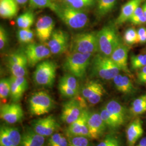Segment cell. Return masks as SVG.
<instances>
[{"mask_svg": "<svg viewBox=\"0 0 146 146\" xmlns=\"http://www.w3.org/2000/svg\"><path fill=\"white\" fill-rule=\"evenodd\" d=\"M54 12L67 26L71 29H80L88 25V17L82 10L76 9L65 5H56Z\"/></svg>", "mask_w": 146, "mask_h": 146, "instance_id": "6da1fadb", "label": "cell"}, {"mask_svg": "<svg viewBox=\"0 0 146 146\" xmlns=\"http://www.w3.org/2000/svg\"><path fill=\"white\" fill-rule=\"evenodd\" d=\"M121 71L111 58L101 54L95 55L91 61L92 75L106 80H113Z\"/></svg>", "mask_w": 146, "mask_h": 146, "instance_id": "7a4b0ae2", "label": "cell"}, {"mask_svg": "<svg viewBox=\"0 0 146 146\" xmlns=\"http://www.w3.org/2000/svg\"><path fill=\"white\" fill-rule=\"evenodd\" d=\"M92 56L91 54L71 52L66 58L63 68L76 78H82L85 76L91 62Z\"/></svg>", "mask_w": 146, "mask_h": 146, "instance_id": "3957f363", "label": "cell"}, {"mask_svg": "<svg viewBox=\"0 0 146 146\" xmlns=\"http://www.w3.org/2000/svg\"><path fill=\"white\" fill-rule=\"evenodd\" d=\"M69 46L70 53L79 52L93 55L99 52L97 33L87 32L77 34L73 37Z\"/></svg>", "mask_w": 146, "mask_h": 146, "instance_id": "277c9868", "label": "cell"}, {"mask_svg": "<svg viewBox=\"0 0 146 146\" xmlns=\"http://www.w3.org/2000/svg\"><path fill=\"white\" fill-rule=\"evenodd\" d=\"M97 39L100 53L108 57L122 41L115 28L110 26L104 27L98 31Z\"/></svg>", "mask_w": 146, "mask_h": 146, "instance_id": "5b68a950", "label": "cell"}, {"mask_svg": "<svg viewBox=\"0 0 146 146\" xmlns=\"http://www.w3.org/2000/svg\"><path fill=\"white\" fill-rule=\"evenodd\" d=\"M57 70L56 63L52 61H43L37 64L33 73V80L38 86L51 87L55 82Z\"/></svg>", "mask_w": 146, "mask_h": 146, "instance_id": "8992f818", "label": "cell"}, {"mask_svg": "<svg viewBox=\"0 0 146 146\" xmlns=\"http://www.w3.org/2000/svg\"><path fill=\"white\" fill-rule=\"evenodd\" d=\"M86 100L79 94L63 104L61 119L68 125L78 119L84 110H87Z\"/></svg>", "mask_w": 146, "mask_h": 146, "instance_id": "52a82bcc", "label": "cell"}, {"mask_svg": "<svg viewBox=\"0 0 146 146\" xmlns=\"http://www.w3.org/2000/svg\"><path fill=\"white\" fill-rule=\"evenodd\" d=\"M29 110L32 115L41 116L49 113L54 107V101L46 91L32 94L28 100Z\"/></svg>", "mask_w": 146, "mask_h": 146, "instance_id": "ba28073f", "label": "cell"}, {"mask_svg": "<svg viewBox=\"0 0 146 146\" xmlns=\"http://www.w3.org/2000/svg\"><path fill=\"white\" fill-rule=\"evenodd\" d=\"M23 52L26 55L28 66L31 67H34L44 59L49 58L52 54L47 45L33 42L28 44Z\"/></svg>", "mask_w": 146, "mask_h": 146, "instance_id": "9c48e42d", "label": "cell"}, {"mask_svg": "<svg viewBox=\"0 0 146 146\" xmlns=\"http://www.w3.org/2000/svg\"><path fill=\"white\" fill-rule=\"evenodd\" d=\"M7 66L12 76L25 77L28 63L24 52H16L9 55L7 58Z\"/></svg>", "mask_w": 146, "mask_h": 146, "instance_id": "30bf717a", "label": "cell"}, {"mask_svg": "<svg viewBox=\"0 0 146 146\" xmlns=\"http://www.w3.org/2000/svg\"><path fill=\"white\" fill-rule=\"evenodd\" d=\"M69 37L66 31L56 29L53 31L46 45L52 54L61 55L67 51L69 46Z\"/></svg>", "mask_w": 146, "mask_h": 146, "instance_id": "8fae6325", "label": "cell"}, {"mask_svg": "<svg viewBox=\"0 0 146 146\" xmlns=\"http://www.w3.org/2000/svg\"><path fill=\"white\" fill-rule=\"evenodd\" d=\"M31 126L35 132L45 137L50 136L59 128V124L52 115L34 120Z\"/></svg>", "mask_w": 146, "mask_h": 146, "instance_id": "7c38bea8", "label": "cell"}, {"mask_svg": "<svg viewBox=\"0 0 146 146\" xmlns=\"http://www.w3.org/2000/svg\"><path fill=\"white\" fill-rule=\"evenodd\" d=\"M24 116L21 105L13 102L11 104H2L0 108V117L6 123L15 124L20 122Z\"/></svg>", "mask_w": 146, "mask_h": 146, "instance_id": "4fadbf2b", "label": "cell"}, {"mask_svg": "<svg viewBox=\"0 0 146 146\" xmlns=\"http://www.w3.org/2000/svg\"><path fill=\"white\" fill-rule=\"evenodd\" d=\"M55 27L52 18L49 16L40 17L35 26V33L38 40L42 43L48 41L52 36Z\"/></svg>", "mask_w": 146, "mask_h": 146, "instance_id": "5bb4252c", "label": "cell"}, {"mask_svg": "<svg viewBox=\"0 0 146 146\" xmlns=\"http://www.w3.org/2000/svg\"><path fill=\"white\" fill-rule=\"evenodd\" d=\"M22 134L15 127L2 125L0 127V146H19Z\"/></svg>", "mask_w": 146, "mask_h": 146, "instance_id": "9a60e30c", "label": "cell"}, {"mask_svg": "<svg viewBox=\"0 0 146 146\" xmlns=\"http://www.w3.org/2000/svg\"><path fill=\"white\" fill-rule=\"evenodd\" d=\"M129 49L123 42H120L111 54L110 58L120 68L121 71L123 72L128 76L131 75L128 66V56Z\"/></svg>", "mask_w": 146, "mask_h": 146, "instance_id": "2e32d148", "label": "cell"}, {"mask_svg": "<svg viewBox=\"0 0 146 146\" xmlns=\"http://www.w3.org/2000/svg\"><path fill=\"white\" fill-rule=\"evenodd\" d=\"M89 113L87 110H84L78 119L69 125L67 129V134L68 137L83 136L90 138L87 125Z\"/></svg>", "mask_w": 146, "mask_h": 146, "instance_id": "e0dca14e", "label": "cell"}, {"mask_svg": "<svg viewBox=\"0 0 146 146\" xmlns=\"http://www.w3.org/2000/svg\"><path fill=\"white\" fill-rule=\"evenodd\" d=\"M87 125L90 138L97 139L102 135L106 130V125L101 118L100 113H89Z\"/></svg>", "mask_w": 146, "mask_h": 146, "instance_id": "ac0fdd59", "label": "cell"}, {"mask_svg": "<svg viewBox=\"0 0 146 146\" xmlns=\"http://www.w3.org/2000/svg\"><path fill=\"white\" fill-rule=\"evenodd\" d=\"M11 99L13 102H18L28 88V84L25 77H15L11 76Z\"/></svg>", "mask_w": 146, "mask_h": 146, "instance_id": "d6986e66", "label": "cell"}, {"mask_svg": "<svg viewBox=\"0 0 146 146\" xmlns=\"http://www.w3.org/2000/svg\"><path fill=\"white\" fill-rule=\"evenodd\" d=\"M143 134L142 121L139 118L133 121L126 129V138L128 146H135L137 141Z\"/></svg>", "mask_w": 146, "mask_h": 146, "instance_id": "ffe728a7", "label": "cell"}, {"mask_svg": "<svg viewBox=\"0 0 146 146\" xmlns=\"http://www.w3.org/2000/svg\"><path fill=\"white\" fill-rule=\"evenodd\" d=\"M146 0H129L122 5L120 15L116 20L115 23L121 25L129 21L136 9Z\"/></svg>", "mask_w": 146, "mask_h": 146, "instance_id": "44dd1931", "label": "cell"}, {"mask_svg": "<svg viewBox=\"0 0 146 146\" xmlns=\"http://www.w3.org/2000/svg\"><path fill=\"white\" fill-rule=\"evenodd\" d=\"M45 137L34 131L31 127H28L22 134L19 146H44Z\"/></svg>", "mask_w": 146, "mask_h": 146, "instance_id": "7402d4cb", "label": "cell"}, {"mask_svg": "<svg viewBox=\"0 0 146 146\" xmlns=\"http://www.w3.org/2000/svg\"><path fill=\"white\" fill-rule=\"evenodd\" d=\"M115 119L118 121L120 125H123L128 119V110L123 105L116 100H110L105 106Z\"/></svg>", "mask_w": 146, "mask_h": 146, "instance_id": "603a6c76", "label": "cell"}, {"mask_svg": "<svg viewBox=\"0 0 146 146\" xmlns=\"http://www.w3.org/2000/svg\"><path fill=\"white\" fill-rule=\"evenodd\" d=\"M113 81L116 89L123 94L130 95L135 92V87L129 76L119 74L113 79Z\"/></svg>", "mask_w": 146, "mask_h": 146, "instance_id": "cb8c5ba5", "label": "cell"}, {"mask_svg": "<svg viewBox=\"0 0 146 146\" xmlns=\"http://www.w3.org/2000/svg\"><path fill=\"white\" fill-rule=\"evenodd\" d=\"M17 12L18 6L15 0H0V15L2 18L13 19Z\"/></svg>", "mask_w": 146, "mask_h": 146, "instance_id": "d4e9b609", "label": "cell"}, {"mask_svg": "<svg viewBox=\"0 0 146 146\" xmlns=\"http://www.w3.org/2000/svg\"><path fill=\"white\" fill-rule=\"evenodd\" d=\"M34 21V14L32 11H28L18 16L16 24L20 29H29L33 26Z\"/></svg>", "mask_w": 146, "mask_h": 146, "instance_id": "484cf974", "label": "cell"}, {"mask_svg": "<svg viewBox=\"0 0 146 146\" xmlns=\"http://www.w3.org/2000/svg\"><path fill=\"white\" fill-rule=\"evenodd\" d=\"M102 87V84L96 81H90L84 84L81 90V94L84 99L87 101V100L96 91Z\"/></svg>", "mask_w": 146, "mask_h": 146, "instance_id": "4316f807", "label": "cell"}, {"mask_svg": "<svg viewBox=\"0 0 146 146\" xmlns=\"http://www.w3.org/2000/svg\"><path fill=\"white\" fill-rule=\"evenodd\" d=\"M117 0H98L97 12L99 16L106 15L113 9Z\"/></svg>", "mask_w": 146, "mask_h": 146, "instance_id": "83f0119b", "label": "cell"}, {"mask_svg": "<svg viewBox=\"0 0 146 146\" xmlns=\"http://www.w3.org/2000/svg\"><path fill=\"white\" fill-rule=\"evenodd\" d=\"M100 114L107 127L111 129H116L121 126L118 121L105 107L101 109Z\"/></svg>", "mask_w": 146, "mask_h": 146, "instance_id": "f1b7e54d", "label": "cell"}, {"mask_svg": "<svg viewBox=\"0 0 146 146\" xmlns=\"http://www.w3.org/2000/svg\"><path fill=\"white\" fill-rule=\"evenodd\" d=\"M63 1L64 5L78 10L92 7L95 4V0H63Z\"/></svg>", "mask_w": 146, "mask_h": 146, "instance_id": "f546056e", "label": "cell"}, {"mask_svg": "<svg viewBox=\"0 0 146 146\" xmlns=\"http://www.w3.org/2000/svg\"><path fill=\"white\" fill-rule=\"evenodd\" d=\"M17 38L21 43L29 44L33 42L34 33L30 28L20 29L17 32Z\"/></svg>", "mask_w": 146, "mask_h": 146, "instance_id": "4dcf8cb0", "label": "cell"}, {"mask_svg": "<svg viewBox=\"0 0 146 146\" xmlns=\"http://www.w3.org/2000/svg\"><path fill=\"white\" fill-rule=\"evenodd\" d=\"M131 66L132 70H140L146 66V54L131 55Z\"/></svg>", "mask_w": 146, "mask_h": 146, "instance_id": "1f68e13d", "label": "cell"}, {"mask_svg": "<svg viewBox=\"0 0 146 146\" xmlns=\"http://www.w3.org/2000/svg\"><path fill=\"white\" fill-rule=\"evenodd\" d=\"M49 137L48 146H68V140L62 134L55 133Z\"/></svg>", "mask_w": 146, "mask_h": 146, "instance_id": "d6a6232c", "label": "cell"}, {"mask_svg": "<svg viewBox=\"0 0 146 146\" xmlns=\"http://www.w3.org/2000/svg\"><path fill=\"white\" fill-rule=\"evenodd\" d=\"M60 81L67 85L69 88L80 93V86L76 78L70 74H66L60 80Z\"/></svg>", "mask_w": 146, "mask_h": 146, "instance_id": "836d02e7", "label": "cell"}, {"mask_svg": "<svg viewBox=\"0 0 146 146\" xmlns=\"http://www.w3.org/2000/svg\"><path fill=\"white\" fill-rule=\"evenodd\" d=\"M29 3L34 8H49L52 11H54L56 6L52 0H29Z\"/></svg>", "mask_w": 146, "mask_h": 146, "instance_id": "e575fe53", "label": "cell"}, {"mask_svg": "<svg viewBox=\"0 0 146 146\" xmlns=\"http://www.w3.org/2000/svg\"><path fill=\"white\" fill-rule=\"evenodd\" d=\"M123 40L127 46H131L137 43L138 36L137 30L134 27L128 28L125 32Z\"/></svg>", "mask_w": 146, "mask_h": 146, "instance_id": "d590c367", "label": "cell"}, {"mask_svg": "<svg viewBox=\"0 0 146 146\" xmlns=\"http://www.w3.org/2000/svg\"><path fill=\"white\" fill-rule=\"evenodd\" d=\"M11 82L10 78H2L0 81V98L7 99L11 95Z\"/></svg>", "mask_w": 146, "mask_h": 146, "instance_id": "8d00e7d4", "label": "cell"}, {"mask_svg": "<svg viewBox=\"0 0 146 146\" xmlns=\"http://www.w3.org/2000/svg\"><path fill=\"white\" fill-rule=\"evenodd\" d=\"M134 25H141L146 23L145 16L144 15L142 7L139 6L134 11L133 15L129 20Z\"/></svg>", "mask_w": 146, "mask_h": 146, "instance_id": "74e56055", "label": "cell"}, {"mask_svg": "<svg viewBox=\"0 0 146 146\" xmlns=\"http://www.w3.org/2000/svg\"><path fill=\"white\" fill-rule=\"evenodd\" d=\"M68 146H91L88 137L83 136L68 137Z\"/></svg>", "mask_w": 146, "mask_h": 146, "instance_id": "f35d334b", "label": "cell"}, {"mask_svg": "<svg viewBox=\"0 0 146 146\" xmlns=\"http://www.w3.org/2000/svg\"><path fill=\"white\" fill-rule=\"evenodd\" d=\"M58 88L60 94H61L63 96L66 98L72 99L79 94V93L69 88L67 85H66L61 81H59Z\"/></svg>", "mask_w": 146, "mask_h": 146, "instance_id": "ab89813d", "label": "cell"}, {"mask_svg": "<svg viewBox=\"0 0 146 146\" xmlns=\"http://www.w3.org/2000/svg\"><path fill=\"white\" fill-rule=\"evenodd\" d=\"M121 145L119 140L115 136L108 135L96 146H119Z\"/></svg>", "mask_w": 146, "mask_h": 146, "instance_id": "60d3db41", "label": "cell"}, {"mask_svg": "<svg viewBox=\"0 0 146 146\" xmlns=\"http://www.w3.org/2000/svg\"><path fill=\"white\" fill-rule=\"evenodd\" d=\"M106 93V90L104 86L96 91L90 98L87 100V101L92 105H95L99 103L102 97Z\"/></svg>", "mask_w": 146, "mask_h": 146, "instance_id": "b9f144b4", "label": "cell"}, {"mask_svg": "<svg viewBox=\"0 0 146 146\" xmlns=\"http://www.w3.org/2000/svg\"><path fill=\"white\" fill-rule=\"evenodd\" d=\"M8 42V35L5 28L0 27V49L3 50L7 45Z\"/></svg>", "mask_w": 146, "mask_h": 146, "instance_id": "7bdbcfd3", "label": "cell"}, {"mask_svg": "<svg viewBox=\"0 0 146 146\" xmlns=\"http://www.w3.org/2000/svg\"><path fill=\"white\" fill-rule=\"evenodd\" d=\"M138 40L137 43L145 44L146 43V28L145 27H141L137 30Z\"/></svg>", "mask_w": 146, "mask_h": 146, "instance_id": "ee69618b", "label": "cell"}, {"mask_svg": "<svg viewBox=\"0 0 146 146\" xmlns=\"http://www.w3.org/2000/svg\"><path fill=\"white\" fill-rule=\"evenodd\" d=\"M137 79L139 84L146 85V66L139 70L137 75Z\"/></svg>", "mask_w": 146, "mask_h": 146, "instance_id": "f6af8a7d", "label": "cell"}, {"mask_svg": "<svg viewBox=\"0 0 146 146\" xmlns=\"http://www.w3.org/2000/svg\"><path fill=\"white\" fill-rule=\"evenodd\" d=\"M146 104V94H143L136 99L131 103V107H136Z\"/></svg>", "mask_w": 146, "mask_h": 146, "instance_id": "bcb514c9", "label": "cell"}, {"mask_svg": "<svg viewBox=\"0 0 146 146\" xmlns=\"http://www.w3.org/2000/svg\"><path fill=\"white\" fill-rule=\"evenodd\" d=\"M136 146H146V137L142 138Z\"/></svg>", "mask_w": 146, "mask_h": 146, "instance_id": "7dc6e473", "label": "cell"}, {"mask_svg": "<svg viewBox=\"0 0 146 146\" xmlns=\"http://www.w3.org/2000/svg\"><path fill=\"white\" fill-rule=\"evenodd\" d=\"M16 2L19 5H25L28 1V0H15Z\"/></svg>", "mask_w": 146, "mask_h": 146, "instance_id": "c3c4849f", "label": "cell"}, {"mask_svg": "<svg viewBox=\"0 0 146 146\" xmlns=\"http://www.w3.org/2000/svg\"><path fill=\"white\" fill-rule=\"evenodd\" d=\"M142 9H143V14L145 16L146 20V1L144 2V3L143 4V5L142 6Z\"/></svg>", "mask_w": 146, "mask_h": 146, "instance_id": "681fc988", "label": "cell"}, {"mask_svg": "<svg viewBox=\"0 0 146 146\" xmlns=\"http://www.w3.org/2000/svg\"><path fill=\"white\" fill-rule=\"evenodd\" d=\"M143 52H145V53H146V48H145V50H143Z\"/></svg>", "mask_w": 146, "mask_h": 146, "instance_id": "f907efd6", "label": "cell"}]
</instances>
